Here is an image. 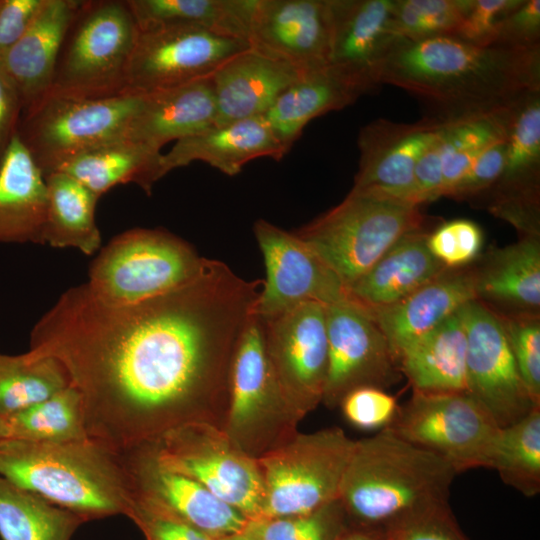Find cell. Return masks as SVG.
Wrapping results in <instances>:
<instances>
[{"instance_id":"1","label":"cell","mask_w":540,"mask_h":540,"mask_svg":"<svg viewBox=\"0 0 540 540\" xmlns=\"http://www.w3.org/2000/svg\"><path fill=\"white\" fill-rule=\"evenodd\" d=\"M262 283L205 258L189 282L134 304L107 305L86 283L73 286L36 322L29 352L62 365L89 438L115 453L189 424L222 429Z\"/></svg>"},{"instance_id":"2","label":"cell","mask_w":540,"mask_h":540,"mask_svg":"<svg viewBox=\"0 0 540 540\" xmlns=\"http://www.w3.org/2000/svg\"><path fill=\"white\" fill-rule=\"evenodd\" d=\"M376 82L409 92L429 117L451 122L513 107L540 91V48L479 46L455 36L398 39L381 60Z\"/></svg>"},{"instance_id":"3","label":"cell","mask_w":540,"mask_h":540,"mask_svg":"<svg viewBox=\"0 0 540 540\" xmlns=\"http://www.w3.org/2000/svg\"><path fill=\"white\" fill-rule=\"evenodd\" d=\"M455 475L444 460L385 428L355 440L338 500L359 527L384 532L447 503Z\"/></svg>"},{"instance_id":"4","label":"cell","mask_w":540,"mask_h":540,"mask_svg":"<svg viewBox=\"0 0 540 540\" xmlns=\"http://www.w3.org/2000/svg\"><path fill=\"white\" fill-rule=\"evenodd\" d=\"M0 476L88 520L127 515L131 479L120 454L98 442L0 441Z\"/></svg>"},{"instance_id":"5","label":"cell","mask_w":540,"mask_h":540,"mask_svg":"<svg viewBox=\"0 0 540 540\" xmlns=\"http://www.w3.org/2000/svg\"><path fill=\"white\" fill-rule=\"evenodd\" d=\"M411 202L358 192L294 232L336 274L347 290L404 235L423 229Z\"/></svg>"},{"instance_id":"6","label":"cell","mask_w":540,"mask_h":540,"mask_svg":"<svg viewBox=\"0 0 540 540\" xmlns=\"http://www.w3.org/2000/svg\"><path fill=\"white\" fill-rule=\"evenodd\" d=\"M138 32L125 1H83L67 30L44 97L101 99L124 94Z\"/></svg>"},{"instance_id":"7","label":"cell","mask_w":540,"mask_h":540,"mask_svg":"<svg viewBox=\"0 0 540 540\" xmlns=\"http://www.w3.org/2000/svg\"><path fill=\"white\" fill-rule=\"evenodd\" d=\"M204 260L168 231L130 229L101 249L90 266L86 285L104 304H134L189 282L200 272Z\"/></svg>"},{"instance_id":"8","label":"cell","mask_w":540,"mask_h":540,"mask_svg":"<svg viewBox=\"0 0 540 540\" xmlns=\"http://www.w3.org/2000/svg\"><path fill=\"white\" fill-rule=\"evenodd\" d=\"M354 445L341 428L329 427L297 432L259 457L262 518L305 515L337 500Z\"/></svg>"},{"instance_id":"9","label":"cell","mask_w":540,"mask_h":540,"mask_svg":"<svg viewBox=\"0 0 540 540\" xmlns=\"http://www.w3.org/2000/svg\"><path fill=\"white\" fill-rule=\"evenodd\" d=\"M300 421L266 353L262 321L252 314L235 352L222 430L237 449L258 459L290 440Z\"/></svg>"},{"instance_id":"10","label":"cell","mask_w":540,"mask_h":540,"mask_svg":"<svg viewBox=\"0 0 540 540\" xmlns=\"http://www.w3.org/2000/svg\"><path fill=\"white\" fill-rule=\"evenodd\" d=\"M141 102L136 94L44 97L22 113L17 135L45 176L81 153L123 139Z\"/></svg>"},{"instance_id":"11","label":"cell","mask_w":540,"mask_h":540,"mask_svg":"<svg viewBox=\"0 0 540 540\" xmlns=\"http://www.w3.org/2000/svg\"><path fill=\"white\" fill-rule=\"evenodd\" d=\"M137 448L164 468L197 481L249 521L262 518L264 488L257 459L237 449L221 428L189 424Z\"/></svg>"},{"instance_id":"12","label":"cell","mask_w":540,"mask_h":540,"mask_svg":"<svg viewBox=\"0 0 540 540\" xmlns=\"http://www.w3.org/2000/svg\"><path fill=\"white\" fill-rule=\"evenodd\" d=\"M404 440L438 456L456 474L492 468L501 428L469 393H423L399 406L389 427Z\"/></svg>"},{"instance_id":"13","label":"cell","mask_w":540,"mask_h":540,"mask_svg":"<svg viewBox=\"0 0 540 540\" xmlns=\"http://www.w3.org/2000/svg\"><path fill=\"white\" fill-rule=\"evenodd\" d=\"M249 48L246 40L195 26L139 29L126 69L124 94L144 95L210 78Z\"/></svg>"},{"instance_id":"14","label":"cell","mask_w":540,"mask_h":540,"mask_svg":"<svg viewBox=\"0 0 540 540\" xmlns=\"http://www.w3.org/2000/svg\"><path fill=\"white\" fill-rule=\"evenodd\" d=\"M260 319L274 373L302 420L323 399L328 369L326 306L305 302Z\"/></svg>"},{"instance_id":"15","label":"cell","mask_w":540,"mask_h":540,"mask_svg":"<svg viewBox=\"0 0 540 540\" xmlns=\"http://www.w3.org/2000/svg\"><path fill=\"white\" fill-rule=\"evenodd\" d=\"M461 311L467 336V393L500 428L514 424L540 405L523 384L499 315L479 299Z\"/></svg>"},{"instance_id":"16","label":"cell","mask_w":540,"mask_h":540,"mask_svg":"<svg viewBox=\"0 0 540 540\" xmlns=\"http://www.w3.org/2000/svg\"><path fill=\"white\" fill-rule=\"evenodd\" d=\"M328 369L322 403L336 408L350 391L386 389L400 379L389 344L370 315L347 298L326 306Z\"/></svg>"},{"instance_id":"17","label":"cell","mask_w":540,"mask_h":540,"mask_svg":"<svg viewBox=\"0 0 540 540\" xmlns=\"http://www.w3.org/2000/svg\"><path fill=\"white\" fill-rule=\"evenodd\" d=\"M254 234L263 255L266 280L252 314L267 318L305 302L325 306L347 298L336 274L294 232L260 219Z\"/></svg>"},{"instance_id":"18","label":"cell","mask_w":540,"mask_h":540,"mask_svg":"<svg viewBox=\"0 0 540 540\" xmlns=\"http://www.w3.org/2000/svg\"><path fill=\"white\" fill-rule=\"evenodd\" d=\"M446 122L425 117L415 123L378 119L359 132V167L352 190L412 202L416 163Z\"/></svg>"},{"instance_id":"19","label":"cell","mask_w":540,"mask_h":540,"mask_svg":"<svg viewBox=\"0 0 540 540\" xmlns=\"http://www.w3.org/2000/svg\"><path fill=\"white\" fill-rule=\"evenodd\" d=\"M248 42L300 73L328 66L330 0H257Z\"/></svg>"},{"instance_id":"20","label":"cell","mask_w":540,"mask_h":540,"mask_svg":"<svg viewBox=\"0 0 540 540\" xmlns=\"http://www.w3.org/2000/svg\"><path fill=\"white\" fill-rule=\"evenodd\" d=\"M120 456L134 495L215 538L245 531L249 520L197 481L164 468L141 448Z\"/></svg>"},{"instance_id":"21","label":"cell","mask_w":540,"mask_h":540,"mask_svg":"<svg viewBox=\"0 0 540 540\" xmlns=\"http://www.w3.org/2000/svg\"><path fill=\"white\" fill-rule=\"evenodd\" d=\"M329 66L369 92L381 60L397 40L394 0H330Z\"/></svg>"},{"instance_id":"22","label":"cell","mask_w":540,"mask_h":540,"mask_svg":"<svg viewBox=\"0 0 540 540\" xmlns=\"http://www.w3.org/2000/svg\"><path fill=\"white\" fill-rule=\"evenodd\" d=\"M476 299V271L447 269L399 302L366 312L384 334L398 364L406 348Z\"/></svg>"},{"instance_id":"23","label":"cell","mask_w":540,"mask_h":540,"mask_svg":"<svg viewBox=\"0 0 540 540\" xmlns=\"http://www.w3.org/2000/svg\"><path fill=\"white\" fill-rule=\"evenodd\" d=\"M266 120L252 117L179 139L162 154L160 177L194 161H203L220 172L233 176L248 162L261 157L280 160L286 155Z\"/></svg>"},{"instance_id":"24","label":"cell","mask_w":540,"mask_h":540,"mask_svg":"<svg viewBox=\"0 0 540 540\" xmlns=\"http://www.w3.org/2000/svg\"><path fill=\"white\" fill-rule=\"evenodd\" d=\"M82 0H43L35 18L1 58L19 91L23 111L48 92L67 30Z\"/></svg>"},{"instance_id":"25","label":"cell","mask_w":540,"mask_h":540,"mask_svg":"<svg viewBox=\"0 0 540 540\" xmlns=\"http://www.w3.org/2000/svg\"><path fill=\"white\" fill-rule=\"evenodd\" d=\"M301 74L291 65L251 47L232 57L211 77L216 102L215 126L264 115Z\"/></svg>"},{"instance_id":"26","label":"cell","mask_w":540,"mask_h":540,"mask_svg":"<svg viewBox=\"0 0 540 540\" xmlns=\"http://www.w3.org/2000/svg\"><path fill=\"white\" fill-rule=\"evenodd\" d=\"M216 102L211 77L142 95L123 139L157 151L215 126Z\"/></svg>"},{"instance_id":"27","label":"cell","mask_w":540,"mask_h":540,"mask_svg":"<svg viewBox=\"0 0 540 540\" xmlns=\"http://www.w3.org/2000/svg\"><path fill=\"white\" fill-rule=\"evenodd\" d=\"M422 229L400 238L347 290L365 311L391 306L441 275L446 268L429 251Z\"/></svg>"},{"instance_id":"28","label":"cell","mask_w":540,"mask_h":540,"mask_svg":"<svg viewBox=\"0 0 540 540\" xmlns=\"http://www.w3.org/2000/svg\"><path fill=\"white\" fill-rule=\"evenodd\" d=\"M47 208L44 175L14 135L0 160V244H43Z\"/></svg>"},{"instance_id":"29","label":"cell","mask_w":540,"mask_h":540,"mask_svg":"<svg viewBox=\"0 0 540 540\" xmlns=\"http://www.w3.org/2000/svg\"><path fill=\"white\" fill-rule=\"evenodd\" d=\"M365 93L361 86L328 65L302 73L262 117L288 153L312 119L343 109Z\"/></svg>"},{"instance_id":"30","label":"cell","mask_w":540,"mask_h":540,"mask_svg":"<svg viewBox=\"0 0 540 540\" xmlns=\"http://www.w3.org/2000/svg\"><path fill=\"white\" fill-rule=\"evenodd\" d=\"M461 309L400 355L399 371L413 391L467 392V336Z\"/></svg>"},{"instance_id":"31","label":"cell","mask_w":540,"mask_h":540,"mask_svg":"<svg viewBox=\"0 0 540 540\" xmlns=\"http://www.w3.org/2000/svg\"><path fill=\"white\" fill-rule=\"evenodd\" d=\"M540 169V91L514 108L506 138L502 175L491 188L497 192L495 208L536 209Z\"/></svg>"},{"instance_id":"32","label":"cell","mask_w":540,"mask_h":540,"mask_svg":"<svg viewBox=\"0 0 540 540\" xmlns=\"http://www.w3.org/2000/svg\"><path fill=\"white\" fill-rule=\"evenodd\" d=\"M161 155L145 144L121 139L81 153L55 172L70 176L99 198L126 183H135L150 194L153 185L161 179Z\"/></svg>"},{"instance_id":"33","label":"cell","mask_w":540,"mask_h":540,"mask_svg":"<svg viewBox=\"0 0 540 540\" xmlns=\"http://www.w3.org/2000/svg\"><path fill=\"white\" fill-rule=\"evenodd\" d=\"M139 29L187 25L248 41L257 0H126Z\"/></svg>"},{"instance_id":"34","label":"cell","mask_w":540,"mask_h":540,"mask_svg":"<svg viewBox=\"0 0 540 540\" xmlns=\"http://www.w3.org/2000/svg\"><path fill=\"white\" fill-rule=\"evenodd\" d=\"M44 178L47 208L43 244L75 248L86 255L98 251L101 234L95 221V208L99 197L63 173H50Z\"/></svg>"},{"instance_id":"35","label":"cell","mask_w":540,"mask_h":540,"mask_svg":"<svg viewBox=\"0 0 540 540\" xmlns=\"http://www.w3.org/2000/svg\"><path fill=\"white\" fill-rule=\"evenodd\" d=\"M478 299L485 298L535 313L540 305V245L527 235L498 250L486 267L476 271Z\"/></svg>"},{"instance_id":"36","label":"cell","mask_w":540,"mask_h":540,"mask_svg":"<svg viewBox=\"0 0 540 540\" xmlns=\"http://www.w3.org/2000/svg\"><path fill=\"white\" fill-rule=\"evenodd\" d=\"M86 521L0 476L1 540H71Z\"/></svg>"},{"instance_id":"37","label":"cell","mask_w":540,"mask_h":540,"mask_svg":"<svg viewBox=\"0 0 540 540\" xmlns=\"http://www.w3.org/2000/svg\"><path fill=\"white\" fill-rule=\"evenodd\" d=\"M516 105L446 122L437 140L443 171L442 197H446L484 150L507 138Z\"/></svg>"},{"instance_id":"38","label":"cell","mask_w":540,"mask_h":540,"mask_svg":"<svg viewBox=\"0 0 540 540\" xmlns=\"http://www.w3.org/2000/svg\"><path fill=\"white\" fill-rule=\"evenodd\" d=\"M70 385L54 358L0 353V416L6 418L39 403Z\"/></svg>"},{"instance_id":"39","label":"cell","mask_w":540,"mask_h":540,"mask_svg":"<svg viewBox=\"0 0 540 540\" xmlns=\"http://www.w3.org/2000/svg\"><path fill=\"white\" fill-rule=\"evenodd\" d=\"M9 437L32 442L64 443L90 439L81 397L72 386L5 418Z\"/></svg>"},{"instance_id":"40","label":"cell","mask_w":540,"mask_h":540,"mask_svg":"<svg viewBox=\"0 0 540 540\" xmlns=\"http://www.w3.org/2000/svg\"><path fill=\"white\" fill-rule=\"evenodd\" d=\"M501 480L526 497L540 492V406L501 428L492 468Z\"/></svg>"},{"instance_id":"41","label":"cell","mask_w":540,"mask_h":540,"mask_svg":"<svg viewBox=\"0 0 540 540\" xmlns=\"http://www.w3.org/2000/svg\"><path fill=\"white\" fill-rule=\"evenodd\" d=\"M472 0H394L396 39L455 36Z\"/></svg>"},{"instance_id":"42","label":"cell","mask_w":540,"mask_h":540,"mask_svg":"<svg viewBox=\"0 0 540 540\" xmlns=\"http://www.w3.org/2000/svg\"><path fill=\"white\" fill-rule=\"evenodd\" d=\"M345 518L337 499L309 514L249 521L244 532L253 540H338Z\"/></svg>"},{"instance_id":"43","label":"cell","mask_w":540,"mask_h":540,"mask_svg":"<svg viewBox=\"0 0 540 540\" xmlns=\"http://www.w3.org/2000/svg\"><path fill=\"white\" fill-rule=\"evenodd\" d=\"M519 374L531 399L540 405V322L535 313L499 316Z\"/></svg>"},{"instance_id":"44","label":"cell","mask_w":540,"mask_h":540,"mask_svg":"<svg viewBox=\"0 0 540 540\" xmlns=\"http://www.w3.org/2000/svg\"><path fill=\"white\" fill-rule=\"evenodd\" d=\"M483 235L473 221L455 219L441 224L427 236L430 253L448 269H458L479 254Z\"/></svg>"},{"instance_id":"45","label":"cell","mask_w":540,"mask_h":540,"mask_svg":"<svg viewBox=\"0 0 540 540\" xmlns=\"http://www.w3.org/2000/svg\"><path fill=\"white\" fill-rule=\"evenodd\" d=\"M338 407L354 427L380 431L391 425L399 405L397 399L385 389L365 386L346 394Z\"/></svg>"},{"instance_id":"46","label":"cell","mask_w":540,"mask_h":540,"mask_svg":"<svg viewBox=\"0 0 540 540\" xmlns=\"http://www.w3.org/2000/svg\"><path fill=\"white\" fill-rule=\"evenodd\" d=\"M127 516L146 540H219L134 494Z\"/></svg>"},{"instance_id":"47","label":"cell","mask_w":540,"mask_h":540,"mask_svg":"<svg viewBox=\"0 0 540 540\" xmlns=\"http://www.w3.org/2000/svg\"><path fill=\"white\" fill-rule=\"evenodd\" d=\"M384 533L387 540H467L451 517L448 502L413 514Z\"/></svg>"},{"instance_id":"48","label":"cell","mask_w":540,"mask_h":540,"mask_svg":"<svg viewBox=\"0 0 540 540\" xmlns=\"http://www.w3.org/2000/svg\"><path fill=\"white\" fill-rule=\"evenodd\" d=\"M523 0H472L455 37L479 46L494 44L498 31Z\"/></svg>"},{"instance_id":"49","label":"cell","mask_w":540,"mask_h":540,"mask_svg":"<svg viewBox=\"0 0 540 540\" xmlns=\"http://www.w3.org/2000/svg\"><path fill=\"white\" fill-rule=\"evenodd\" d=\"M505 154L506 139L488 147L473 161L446 197L472 198L491 189L502 175Z\"/></svg>"},{"instance_id":"50","label":"cell","mask_w":540,"mask_h":540,"mask_svg":"<svg viewBox=\"0 0 540 540\" xmlns=\"http://www.w3.org/2000/svg\"><path fill=\"white\" fill-rule=\"evenodd\" d=\"M494 44L540 48V1L523 0L502 23Z\"/></svg>"},{"instance_id":"51","label":"cell","mask_w":540,"mask_h":540,"mask_svg":"<svg viewBox=\"0 0 540 540\" xmlns=\"http://www.w3.org/2000/svg\"><path fill=\"white\" fill-rule=\"evenodd\" d=\"M438 137L421 155L414 169L412 202L419 206L442 197L443 171Z\"/></svg>"},{"instance_id":"52","label":"cell","mask_w":540,"mask_h":540,"mask_svg":"<svg viewBox=\"0 0 540 540\" xmlns=\"http://www.w3.org/2000/svg\"><path fill=\"white\" fill-rule=\"evenodd\" d=\"M43 0H0V59L27 30Z\"/></svg>"},{"instance_id":"53","label":"cell","mask_w":540,"mask_h":540,"mask_svg":"<svg viewBox=\"0 0 540 540\" xmlns=\"http://www.w3.org/2000/svg\"><path fill=\"white\" fill-rule=\"evenodd\" d=\"M23 105L19 91L0 59V160L17 134Z\"/></svg>"},{"instance_id":"54","label":"cell","mask_w":540,"mask_h":540,"mask_svg":"<svg viewBox=\"0 0 540 540\" xmlns=\"http://www.w3.org/2000/svg\"><path fill=\"white\" fill-rule=\"evenodd\" d=\"M338 540H387L383 531L370 528H362L344 531Z\"/></svg>"},{"instance_id":"55","label":"cell","mask_w":540,"mask_h":540,"mask_svg":"<svg viewBox=\"0 0 540 540\" xmlns=\"http://www.w3.org/2000/svg\"><path fill=\"white\" fill-rule=\"evenodd\" d=\"M9 437V428L5 418L0 416V441Z\"/></svg>"},{"instance_id":"56","label":"cell","mask_w":540,"mask_h":540,"mask_svg":"<svg viewBox=\"0 0 540 540\" xmlns=\"http://www.w3.org/2000/svg\"><path fill=\"white\" fill-rule=\"evenodd\" d=\"M219 540H253L249 535H247L245 532L232 534L229 536H225L222 538H219Z\"/></svg>"}]
</instances>
